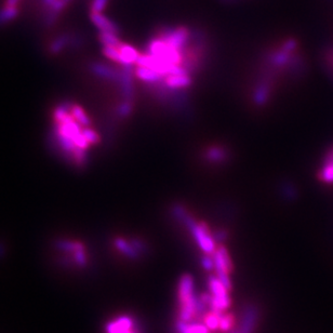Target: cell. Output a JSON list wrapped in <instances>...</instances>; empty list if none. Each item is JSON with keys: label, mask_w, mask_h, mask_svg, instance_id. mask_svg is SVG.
<instances>
[{"label": "cell", "mask_w": 333, "mask_h": 333, "mask_svg": "<svg viewBox=\"0 0 333 333\" xmlns=\"http://www.w3.org/2000/svg\"><path fill=\"white\" fill-rule=\"evenodd\" d=\"M280 192L286 199H294L296 197L295 186L290 182H284L283 184H281Z\"/></svg>", "instance_id": "13"}, {"label": "cell", "mask_w": 333, "mask_h": 333, "mask_svg": "<svg viewBox=\"0 0 333 333\" xmlns=\"http://www.w3.org/2000/svg\"><path fill=\"white\" fill-rule=\"evenodd\" d=\"M119 50V64L122 65H135L136 61L140 56V52L133 46L128 44H123L118 47Z\"/></svg>", "instance_id": "8"}, {"label": "cell", "mask_w": 333, "mask_h": 333, "mask_svg": "<svg viewBox=\"0 0 333 333\" xmlns=\"http://www.w3.org/2000/svg\"><path fill=\"white\" fill-rule=\"evenodd\" d=\"M135 77L142 80L144 83H154L157 82L161 79H164L158 72L152 70V68L148 67H143V66H136L135 67Z\"/></svg>", "instance_id": "10"}, {"label": "cell", "mask_w": 333, "mask_h": 333, "mask_svg": "<svg viewBox=\"0 0 333 333\" xmlns=\"http://www.w3.org/2000/svg\"><path fill=\"white\" fill-rule=\"evenodd\" d=\"M19 14V10L16 7H5L0 10V24L13 20Z\"/></svg>", "instance_id": "12"}, {"label": "cell", "mask_w": 333, "mask_h": 333, "mask_svg": "<svg viewBox=\"0 0 333 333\" xmlns=\"http://www.w3.org/2000/svg\"><path fill=\"white\" fill-rule=\"evenodd\" d=\"M56 2H57V0H41L42 5H44V6L47 7V8H49V10L52 9L53 6L55 5Z\"/></svg>", "instance_id": "15"}, {"label": "cell", "mask_w": 333, "mask_h": 333, "mask_svg": "<svg viewBox=\"0 0 333 333\" xmlns=\"http://www.w3.org/2000/svg\"><path fill=\"white\" fill-rule=\"evenodd\" d=\"M106 333H141L136 320L130 316L123 315L117 316L114 319L109 320L105 327Z\"/></svg>", "instance_id": "2"}, {"label": "cell", "mask_w": 333, "mask_h": 333, "mask_svg": "<svg viewBox=\"0 0 333 333\" xmlns=\"http://www.w3.org/2000/svg\"><path fill=\"white\" fill-rule=\"evenodd\" d=\"M90 19L92 23L99 28L100 33H110L119 36V34L122 32L120 26L116 22L108 19L102 12H91Z\"/></svg>", "instance_id": "6"}, {"label": "cell", "mask_w": 333, "mask_h": 333, "mask_svg": "<svg viewBox=\"0 0 333 333\" xmlns=\"http://www.w3.org/2000/svg\"><path fill=\"white\" fill-rule=\"evenodd\" d=\"M61 251L67 255L68 260L74 265L84 267L88 264V254L80 243L64 241L61 244Z\"/></svg>", "instance_id": "3"}, {"label": "cell", "mask_w": 333, "mask_h": 333, "mask_svg": "<svg viewBox=\"0 0 333 333\" xmlns=\"http://www.w3.org/2000/svg\"><path fill=\"white\" fill-rule=\"evenodd\" d=\"M177 333H208V329L200 323H196L194 321L183 322L177 321L176 324Z\"/></svg>", "instance_id": "11"}, {"label": "cell", "mask_w": 333, "mask_h": 333, "mask_svg": "<svg viewBox=\"0 0 333 333\" xmlns=\"http://www.w3.org/2000/svg\"><path fill=\"white\" fill-rule=\"evenodd\" d=\"M202 157L212 165H225L229 161L232 154L225 145L213 144L203 150Z\"/></svg>", "instance_id": "5"}, {"label": "cell", "mask_w": 333, "mask_h": 333, "mask_svg": "<svg viewBox=\"0 0 333 333\" xmlns=\"http://www.w3.org/2000/svg\"><path fill=\"white\" fill-rule=\"evenodd\" d=\"M178 303H180V318L178 321L190 322L199 312L202 311V305L207 302L204 298L199 301L194 293L193 279L190 276H184L178 284Z\"/></svg>", "instance_id": "1"}, {"label": "cell", "mask_w": 333, "mask_h": 333, "mask_svg": "<svg viewBox=\"0 0 333 333\" xmlns=\"http://www.w3.org/2000/svg\"><path fill=\"white\" fill-rule=\"evenodd\" d=\"M319 181L326 184H333V146L328 149L323 157L321 169L318 171Z\"/></svg>", "instance_id": "7"}, {"label": "cell", "mask_w": 333, "mask_h": 333, "mask_svg": "<svg viewBox=\"0 0 333 333\" xmlns=\"http://www.w3.org/2000/svg\"><path fill=\"white\" fill-rule=\"evenodd\" d=\"M109 0H92L91 12H103Z\"/></svg>", "instance_id": "14"}, {"label": "cell", "mask_w": 333, "mask_h": 333, "mask_svg": "<svg viewBox=\"0 0 333 333\" xmlns=\"http://www.w3.org/2000/svg\"><path fill=\"white\" fill-rule=\"evenodd\" d=\"M72 2V0H65V3L68 5V4H70Z\"/></svg>", "instance_id": "16"}, {"label": "cell", "mask_w": 333, "mask_h": 333, "mask_svg": "<svg viewBox=\"0 0 333 333\" xmlns=\"http://www.w3.org/2000/svg\"><path fill=\"white\" fill-rule=\"evenodd\" d=\"M165 82L172 89H187L194 83L193 76L190 74L168 75L164 78Z\"/></svg>", "instance_id": "9"}, {"label": "cell", "mask_w": 333, "mask_h": 333, "mask_svg": "<svg viewBox=\"0 0 333 333\" xmlns=\"http://www.w3.org/2000/svg\"><path fill=\"white\" fill-rule=\"evenodd\" d=\"M116 249L124 253L126 257L136 259L146 249V246L139 238H133L131 240H127L125 238L118 237L115 239Z\"/></svg>", "instance_id": "4"}]
</instances>
